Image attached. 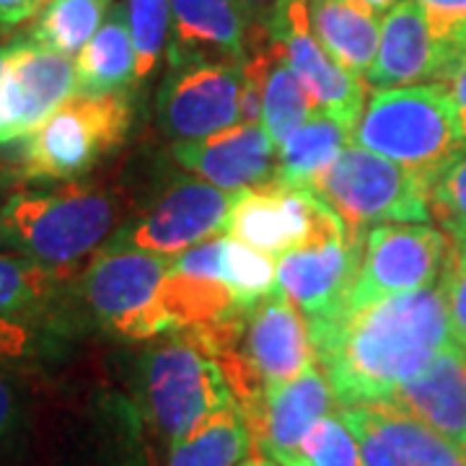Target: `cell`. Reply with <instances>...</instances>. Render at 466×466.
<instances>
[{
    "label": "cell",
    "mask_w": 466,
    "mask_h": 466,
    "mask_svg": "<svg viewBox=\"0 0 466 466\" xmlns=\"http://www.w3.org/2000/svg\"><path fill=\"white\" fill-rule=\"evenodd\" d=\"M130 122L133 109L125 91L78 94L24 140L18 174L26 182H73L125 143Z\"/></svg>",
    "instance_id": "52a82bcc"
},
{
    "label": "cell",
    "mask_w": 466,
    "mask_h": 466,
    "mask_svg": "<svg viewBox=\"0 0 466 466\" xmlns=\"http://www.w3.org/2000/svg\"><path fill=\"white\" fill-rule=\"evenodd\" d=\"M449 249L446 233L428 223H383L368 228L360 241L355 280L339 311L431 288L446 269Z\"/></svg>",
    "instance_id": "ba28073f"
},
{
    "label": "cell",
    "mask_w": 466,
    "mask_h": 466,
    "mask_svg": "<svg viewBox=\"0 0 466 466\" xmlns=\"http://www.w3.org/2000/svg\"><path fill=\"white\" fill-rule=\"evenodd\" d=\"M254 446L241 410L231 404L171 441L167 466H238Z\"/></svg>",
    "instance_id": "4316f807"
},
{
    "label": "cell",
    "mask_w": 466,
    "mask_h": 466,
    "mask_svg": "<svg viewBox=\"0 0 466 466\" xmlns=\"http://www.w3.org/2000/svg\"><path fill=\"white\" fill-rule=\"evenodd\" d=\"M352 140L412 171L431 187L466 150L449 88L441 81L376 91L355 122Z\"/></svg>",
    "instance_id": "277c9868"
},
{
    "label": "cell",
    "mask_w": 466,
    "mask_h": 466,
    "mask_svg": "<svg viewBox=\"0 0 466 466\" xmlns=\"http://www.w3.org/2000/svg\"><path fill=\"white\" fill-rule=\"evenodd\" d=\"M112 8V0H47L29 36L52 50L78 57L99 32Z\"/></svg>",
    "instance_id": "f1b7e54d"
},
{
    "label": "cell",
    "mask_w": 466,
    "mask_h": 466,
    "mask_svg": "<svg viewBox=\"0 0 466 466\" xmlns=\"http://www.w3.org/2000/svg\"><path fill=\"white\" fill-rule=\"evenodd\" d=\"M21 428V407H18L16 391L5 373L0 370V446L11 441Z\"/></svg>",
    "instance_id": "d590c367"
},
{
    "label": "cell",
    "mask_w": 466,
    "mask_h": 466,
    "mask_svg": "<svg viewBox=\"0 0 466 466\" xmlns=\"http://www.w3.org/2000/svg\"><path fill=\"white\" fill-rule=\"evenodd\" d=\"M283 466H366V461L345 417L329 412L309 431L296 456H290Z\"/></svg>",
    "instance_id": "4dcf8cb0"
},
{
    "label": "cell",
    "mask_w": 466,
    "mask_h": 466,
    "mask_svg": "<svg viewBox=\"0 0 466 466\" xmlns=\"http://www.w3.org/2000/svg\"><path fill=\"white\" fill-rule=\"evenodd\" d=\"M441 50L459 66L466 57V0H417Z\"/></svg>",
    "instance_id": "836d02e7"
},
{
    "label": "cell",
    "mask_w": 466,
    "mask_h": 466,
    "mask_svg": "<svg viewBox=\"0 0 466 466\" xmlns=\"http://www.w3.org/2000/svg\"><path fill=\"white\" fill-rule=\"evenodd\" d=\"M441 285H443V293H446L453 339L461 348H466V247H453L451 244L446 269L441 275Z\"/></svg>",
    "instance_id": "e575fe53"
},
{
    "label": "cell",
    "mask_w": 466,
    "mask_h": 466,
    "mask_svg": "<svg viewBox=\"0 0 466 466\" xmlns=\"http://www.w3.org/2000/svg\"><path fill=\"white\" fill-rule=\"evenodd\" d=\"M360 3L366 5L368 11H373V14L379 16V14H389L400 0H360Z\"/></svg>",
    "instance_id": "60d3db41"
},
{
    "label": "cell",
    "mask_w": 466,
    "mask_h": 466,
    "mask_svg": "<svg viewBox=\"0 0 466 466\" xmlns=\"http://www.w3.org/2000/svg\"><path fill=\"white\" fill-rule=\"evenodd\" d=\"M63 272L26 257L0 254V352H18L26 342L24 321L36 317L55 293Z\"/></svg>",
    "instance_id": "d4e9b609"
},
{
    "label": "cell",
    "mask_w": 466,
    "mask_h": 466,
    "mask_svg": "<svg viewBox=\"0 0 466 466\" xmlns=\"http://www.w3.org/2000/svg\"><path fill=\"white\" fill-rule=\"evenodd\" d=\"M251 18L238 0H171V67L198 60L244 63Z\"/></svg>",
    "instance_id": "ffe728a7"
},
{
    "label": "cell",
    "mask_w": 466,
    "mask_h": 466,
    "mask_svg": "<svg viewBox=\"0 0 466 466\" xmlns=\"http://www.w3.org/2000/svg\"><path fill=\"white\" fill-rule=\"evenodd\" d=\"M317 112V104L300 78L288 63L283 42L272 34L267 45L265 88H262V125L280 148L288 135H293L309 116Z\"/></svg>",
    "instance_id": "83f0119b"
},
{
    "label": "cell",
    "mask_w": 466,
    "mask_h": 466,
    "mask_svg": "<svg viewBox=\"0 0 466 466\" xmlns=\"http://www.w3.org/2000/svg\"><path fill=\"white\" fill-rule=\"evenodd\" d=\"M311 29L339 66L358 78L376 60L381 24L360 0H309Z\"/></svg>",
    "instance_id": "7402d4cb"
},
{
    "label": "cell",
    "mask_w": 466,
    "mask_h": 466,
    "mask_svg": "<svg viewBox=\"0 0 466 466\" xmlns=\"http://www.w3.org/2000/svg\"><path fill=\"white\" fill-rule=\"evenodd\" d=\"M127 21L137 55V81L148 78L171 39V0H127Z\"/></svg>",
    "instance_id": "1f68e13d"
},
{
    "label": "cell",
    "mask_w": 466,
    "mask_h": 466,
    "mask_svg": "<svg viewBox=\"0 0 466 466\" xmlns=\"http://www.w3.org/2000/svg\"><path fill=\"white\" fill-rule=\"evenodd\" d=\"M241 63L198 60L171 67L158 94L161 130L184 140H202L241 122Z\"/></svg>",
    "instance_id": "8fae6325"
},
{
    "label": "cell",
    "mask_w": 466,
    "mask_h": 466,
    "mask_svg": "<svg viewBox=\"0 0 466 466\" xmlns=\"http://www.w3.org/2000/svg\"><path fill=\"white\" fill-rule=\"evenodd\" d=\"M76 70L81 96L122 94L137 81V55L125 5L109 8L99 32L76 57Z\"/></svg>",
    "instance_id": "603a6c76"
},
{
    "label": "cell",
    "mask_w": 466,
    "mask_h": 466,
    "mask_svg": "<svg viewBox=\"0 0 466 466\" xmlns=\"http://www.w3.org/2000/svg\"><path fill=\"white\" fill-rule=\"evenodd\" d=\"M137 383L146 420L168 443L236 404L223 368L189 329L146 352Z\"/></svg>",
    "instance_id": "8992f818"
},
{
    "label": "cell",
    "mask_w": 466,
    "mask_h": 466,
    "mask_svg": "<svg viewBox=\"0 0 466 466\" xmlns=\"http://www.w3.org/2000/svg\"><path fill=\"white\" fill-rule=\"evenodd\" d=\"M189 332L223 368L241 412L254 410L265 391L317 363L309 319L280 288Z\"/></svg>",
    "instance_id": "7a4b0ae2"
},
{
    "label": "cell",
    "mask_w": 466,
    "mask_h": 466,
    "mask_svg": "<svg viewBox=\"0 0 466 466\" xmlns=\"http://www.w3.org/2000/svg\"><path fill=\"white\" fill-rule=\"evenodd\" d=\"M238 466H280L275 464L272 459H267V456H251V459H244Z\"/></svg>",
    "instance_id": "b9f144b4"
},
{
    "label": "cell",
    "mask_w": 466,
    "mask_h": 466,
    "mask_svg": "<svg viewBox=\"0 0 466 466\" xmlns=\"http://www.w3.org/2000/svg\"><path fill=\"white\" fill-rule=\"evenodd\" d=\"M334 401L332 383L314 363L296 379L265 391L259 404L241 415L262 456L283 466L290 456H296L303 438L319 420L334 412Z\"/></svg>",
    "instance_id": "2e32d148"
},
{
    "label": "cell",
    "mask_w": 466,
    "mask_h": 466,
    "mask_svg": "<svg viewBox=\"0 0 466 466\" xmlns=\"http://www.w3.org/2000/svg\"><path fill=\"white\" fill-rule=\"evenodd\" d=\"M233 195L202 179H179L150 205L146 216L116 233L112 244L174 259L223 233Z\"/></svg>",
    "instance_id": "4fadbf2b"
},
{
    "label": "cell",
    "mask_w": 466,
    "mask_h": 466,
    "mask_svg": "<svg viewBox=\"0 0 466 466\" xmlns=\"http://www.w3.org/2000/svg\"><path fill=\"white\" fill-rule=\"evenodd\" d=\"M449 88V96L453 101V109H456V122H459V130L466 143V57L453 67L449 78L443 81Z\"/></svg>",
    "instance_id": "74e56055"
},
{
    "label": "cell",
    "mask_w": 466,
    "mask_h": 466,
    "mask_svg": "<svg viewBox=\"0 0 466 466\" xmlns=\"http://www.w3.org/2000/svg\"><path fill=\"white\" fill-rule=\"evenodd\" d=\"M238 309L228 285L213 275H200L168 265L167 278L156 296V321L158 332H182L218 321Z\"/></svg>",
    "instance_id": "cb8c5ba5"
},
{
    "label": "cell",
    "mask_w": 466,
    "mask_h": 466,
    "mask_svg": "<svg viewBox=\"0 0 466 466\" xmlns=\"http://www.w3.org/2000/svg\"><path fill=\"white\" fill-rule=\"evenodd\" d=\"M391 404L428 428L466 443V348L443 350L431 366L391 394Z\"/></svg>",
    "instance_id": "44dd1931"
},
{
    "label": "cell",
    "mask_w": 466,
    "mask_h": 466,
    "mask_svg": "<svg viewBox=\"0 0 466 466\" xmlns=\"http://www.w3.org/2000/svg\"><path fill=\"white\" fill-rule=\"evenodd\" d=\"M177 164L226 192L278 179V146L262 122H238L202 140L174 143Z\"/></svg>",
    "instance_id": "e0dca14e"
},
{
    "label": "cell",
    "mask_w": 466,
    "mask_h": 466,
    "mask_svg": "<svg viewBox=\"0 0 466 466\" xmlns=\"http://www.w3.org/2000/svg\"><path fill=\"white\" fill-rule=\"evenodd\" d=\"M47 0H0V32H11L24 21L36 16Z\"/></svg>",
    "instance_id": "8d00e7d4"
},
{
    "label": "cell",
    "mask_w": 466,
    "mask_h": 466,
    "mask_svg": "<svg viewBox=\"0 0 466 466\" xmlns=\"http://www.w3.org/2000/svg\"><path fill=\"white\" fill-rule=\"evenodd\" d=\"M366 466H466V443L438 433L391 404L339 407Z\"/></svg>",
    "instance_id": "9a60e30c"
},
{
    "label": "cell",
    "mask_w": 466,
    "mask_h": 466,
    "mask_svg": "<svg viewBox=\"0 0 466 466\" xmlns=\"http://www.w3.org/2000/svg\"><path fill=\"white\" fill-rule=\"evenodd\" d=\"M321 200L342 220L350 244L381 223H428L431 184L373 150L350 143L332 164L311 179Z\"/></svg>",
    "instance_id": "5b68a950"
},
{
    "label": "cell",
    "mask_w": 466,
    "mask_h": 466,
    "mask_svg": "<svg viewBox=\"0 0 466 466\" xmlns=\"http://www.w3.org/2000/svg\"><path fill=\"white\" fill-rule=\"evenodd\" d=\"M220 275L238 306H251L280 288L278 285V262H272V257L265 251L254 249L231 236H226V241H223Z\"/></svg>",
    "instance_id": "f546056e"
},
{
    "label": "cell",
    "mask_w": 466,
    "mask_h": 466,
    "mask_svg": "<svg viewBox=\"0 0 466 466\" xmlns=\"http://www.w3.org/2000/svg\"><path fill=\"white\" fill-rule=\"evenodd\" d=\"M272 34L283 42L288 63L306 86L317 109L339 116L355 130L366 106V81L339 66L311 29L309 0H283L269 24Z\"/></svg>",
    "instance_id": "5bb4252c"
},
{
    "label": "cell",
    "mask_w": 466,
    "mask_h": 466,
    "mask_svg": "<svg viewBox=\"0 0 466 466\" xmlns=\"http://www.w3.org/2000/svg\"><path fill=\"white\" fill-rule=\"evenodd\" d=\"M431 216L453 247H466V150L438 174L431 187Z\"/></svg>",
    "instance_id": "d6a6232c"
},
{
    "label": "cell",
    "mask_w": 466,
    "mask_h": 466,
    "mask_svg": "<svg viewBox=\"0 0 466 466\" xmlns=\"http://www.w3.org/2000/svg\"><path fill=\"white\" fill-rule=\"evenodd\" d=\"M168 265V257L109 241L84 272L81 293L88 311L127 339L158 337L156 296Z\"/></svg>",
    "instance_id": "30bf717a"
},
{
    "label": "cell",
    "mask_w": 466,
    "mask_h": 466,
    "mask_svg": "<svg viewBox=\"0 0 466 466\" xmlns=\"http://www.w3.org/2000/svg\"><path fill=\"white\" fill-rule=\"evenodd\" d=\"M337 233H345L342 220L314 189L278 179L236 192L223 228V236L238 238L269 257L317 244Z\"/></svg>",
    "instance_id": "9c48e42d"
},
{
    "label": "cell",
    "mask_w": 466,
    "mask_h": 466,
    "mask_svg": "<svg viewBox=\"0 0 466 466\" xmlns=\"http://www.w3.org/2000/svg\"><path fill=\"white\" fill-rule=\"evenodd\" d=\"M3 187H5V174L0 171V192H3Z\"/></svg>",
    "instance_id": "7bdbcfd3"
},
{
    "label": "cell",
    "mask_w": 466,
    "mask_h": 466,
    "mask_svg": "<svg viewBox=\"0 0 466 466\" xmlns=\"http://www.w3.org/2000/svg\"><path fill=\"white\" fill-rule=\"evenodd\" d=\"M73 96H78L76 57L52 50L32 36H18L5 45L3 116L8 146L26 140Z\"/></svg>",
    "instance_id": "7c38bea8"
},
{
    "label": "cell",
    "mask_w": 466,
    "mask_h": 466,
    "mask_svg": "<svg viewBox=\"0 0 466 466\" xmlns=\"http://www.w3.org/2000/svg\"><path fill=\"white\" fill-rule=\"evenodd\" d=\"M453 67L449 55L435 42L417 0H400L383 16L379 52L363 81L376 91L438 81L443 84Z\"/></svg>",
    "instance_id": "ac0fdd59"
},
{
    "label": "cell",
    "mask_w": 466,
    "mask_h": 466,
    "mask_svg": "<svg viewBox=\"0 0 466 466\" xmlns=\"http://www.w3.org/2000/svg\"><path fill=\"white\" fill-rule=\"evenodd\" d=\"M309 327L317 366L332 383L339 407L389 401L443 350L459 345L441 283L337 311Z\"/></svg>",
    "instance_id": "6da1fadb"
},
{
    "label": "cell",
    "mask_w": 466,
    "mask_h": 466,
    "mask_svg": "<svg viewBox=\"0 0 466 466\" xmlns=\"http://www.w3.org/2000/svg\"><path fill=\"white\" fill-rule=\"evenodd\" d=\"M350 140L352 127L348 122L317 109L278 148V182L309 187L321 168L329 167L348 148Z\"/></svg>",
    "instance_id": "484cf974"
},
{
    "label": "cell",
    "mask_w": 466,
    "mask_h": 466,
    "mask_svg": "<svg viewBox=\"0 0 466 466\" xmlns=\"http://www.w3.org/2000/svg\"><path fill=\"white\" fill-rule=\"evenodd\" d=\"M360 244H350L345 233L290 249L278 257V285L309 321L339 311L348 299Z\"/></svg>",
    "instance_id": "d6986e66"
},
{
    "label": "cell",
    "mask_w": 466,
    "mask_h": 466,
    "mask_svg": "<svg viewBox=\"0 0 466 466\" xmlns=\"http://www.w3.org/2000/svg\"><path fill=\"white\" fill-rule=\"evenodd\" d=\"M3 67H5V45H0V146L5 143V116H3Z\"/></svg>",
    "instance_id": "ab89813d"
},
{
    "label": "cell",
    "mask_w": 466,
    "mask_h": 466,
    "mask_svg": "<svg viewBox=\"0 0 466 466\" xmlns=\"http://www.w3.org/2000/svg\"><path fill=\"white\" fill-rule=\"evenodd\" d=\"M119 223V202L94 184L66 182L47 192H16L0 205V238L36 265L66 275L99 249Z\"/></svg>",
    "instance_id": "3957f363"
},
{
    "label": "cell",
    "mask_w": 466,
    "mask_h": 466,
    "mask_svg": "<svg viewBox=\"0 0 466 466\" xmlns=\"http://www.w3.org/2000/svg\"><path fill=\"white\" fill-rule=\"evenodd\" d=\"M238 3L244 5V11H247V16L251 18V24L269 26L283 0H238Z\"/></svg>",
    "instance_id": "f35d334b"
}]
</instances>
